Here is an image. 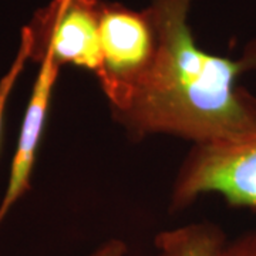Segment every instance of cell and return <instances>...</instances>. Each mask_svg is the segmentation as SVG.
<instances>
[{"mask_svg": "<svg viewBox=\"0 0 256 256\" xmlns=\"http://www.w3.org/2000/svg\"><path fill=\"white\" fill-rule=\"evenodd\" d=\"M195 0H151L156 52L144 77L112 118L134 140L168 134L192 144L230 140L256 124V97L236 86L256 70V38L238 58L210 54L190 24Z\"/></svg>", "mask_w": 256, "mask_h": 256, "instance_id": "obj_1", "label": "cell"}, {"mask_svg": "<svg viewBox=\"0 0 256 256\" xmlns=\"http://www.w3.org/2000/svg\"><path fill=\"white\" fill-rule=\"evenodd\" d=\"M212 192L230 206L256 210V124L230 140L192 144L175 176L170 210H185Z\"/></svg>", "mask_w": 256, "mask_h": 256, "instance_id": "obj_2", "label": "cell"}, {"mask_svg": "<svg viewBox=\"0 0 256 256\" xmlns=\"http://www.w3.org/2000/svg\"><path fill=\"white\" fill-rule=\"evenodd\" d=\"M102 0H50L22 28L20 40L28 47V60L50 58L100 74V13Z\"/></svg>", "mask_w": 256, "mask_h": 256, "instance_id": "obj_3", "label": "cell"}, {"mask_svg": "<svg viewBox=\"0 0 256 256\" xmlns=\"http://www.w3.org/2000/svg\"><path fill=\"white\" fill-rule=\"evenodd\" d=\"M100 46L102 66L96 78L114 111L127 100L154 57L156 34L146 10L102 0Z\"/></svg>", "mask_w": 256, "mask_h": 256, "instance_id": "obj_4", "label": "cell"}, {"mask_svg": "<svg viewBox=\"0 0 256 256\" xmlns=\"http://www.w3.org/2000/svg\"><path fill=\"white\" fill-rule=\"evenodd\" d=\"M62 67L50 58H44L40 63L36 82L28 98L26 112L23 117L18 141L12 166L9 181L4 196L0 202V225L9 215L12 208L16 205L30 190L32 174L36 164L38 144L46 127L47 114L50 108V101L53 97L56 84Z\"/></svg>", "mask_w": 256, "mask_h": 256, "instance_id": "obj_5", "label": "cell"}, {"mask_svg": "<svg viewBox=\"0 0 256 256\" xmlns=\"http://www.w3.org/2000/svg\"><path fill=\"white\" fill-rule=\"evenodd\" d=\"M226 242L218 225L198 222L160 232L154 245L156 256H220Z\"/></svg>", "mask_w": 256, "mask_h": 256, "instance_id": "obj_6", "label": "cell"}, {"mask_svg": "<svg viewBox=\"0 0 256 256\" xmlns=\"http://www.w3.org/2000/svg\"><path fill=\"white\" fill-rule=\"evenodd\" d=\"M28 62V52L24 42L20 40V46L14 62L12 63L8 73L4 74L0 80V137H2V128H3V120H4V112L8 108L10 96L13 92V88L18 82L20 74L23 73L24 66Z\"/></svg>", "mask_w": 256, "mask_h": 256, "instance_id": "obj_7", "label": "cell"}, {"mask_svg": "<svg viewBox=\"0 0 256 256\" xmlns=\"http://www.w3.org/2000/svg\"><path fill=\"white\" fill-rule=\"evenodd\" d=\"M220 256H256V228L228 240Z\"/></svg>", "mask_w": 256, "mask_h": 256, "instance_id": "obj_8", "label": "cell"}, {"mask_svg": "<svg viewBox=\"0 0 256 256\" xmlns=\"http://www.w3.org/2000/svg\"><path fill=\"white\" fill-rule=\"evenodd\" d=\"M87 256H128V246L124 240L112 238L104 242Z\"/></svg>", "mask_w": 256, "mask_h": 256, "instance_id": "obj_9", "label": "cell"}]
</instances>
